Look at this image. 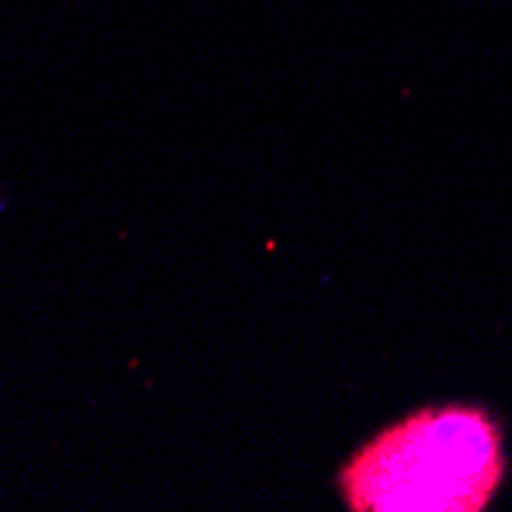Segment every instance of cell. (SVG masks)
I'll return each mask as SVG.
<instances>
[{"mask_svg":"<svg viewBox=\"0 0 512 512\" xmlns=\"http://www.w3.org/2000/svg\"><path fill=\"white\" fill-rule=\"evenodd\" d=\"M506 473L500 430L479 408H424L341 470L353 512H479Z\"/></svg>","mask_w":512,"mask_h":512,"instance_id":"cell-1","label":"cell"}]
</instances>
